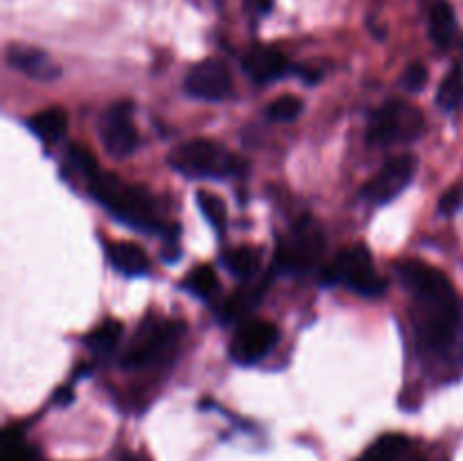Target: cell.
Returning a JSON list of instances; mask_svg holds the SVG:
<instances>
[{
    "mask_svg": "<svg viewBox=\"0 0 463 461\" xmlns=\"http://www.w3.org/2000/svg\"><path fill=\"white\" fill-rule=\"evenodd\" d=\"M401 276L407 289L414 294L419 343L425 351H446L455 342L459 325V303L452 283L443 271L416 260L401 265Z\"/></svg>",
    "mask_w": 463,
    "mask_h": 461,
    "instance_id": "1",
    "label": "cell"
},
{
    "mask_svg": "<svg viewBox=\"0 0 463 461\" xmlns=\"http://www.w3.org/2000/svg\"><path fill=\"white\" fill-rule=\"evenodd\" d=\"M90 193L125 224H131L143 230H154L158 226L152 197L140 185H129L118 179V176L99 172L90 181Z\"/></svg>",
    "mask_w": 463,
    "mask_h": 461,
    "instance_id": "2",
    "label": "cell"
},
{
    "mask_svg": "<svg viewBox=\"0 0 463 461\" xmlns=\"http://www.w3.org/2000/svg\"><path fill=\"white\" fill-rule=\"evenodd\" d=\"M170 165L188 179H224L238 170V158L215 140L194 138L172 149Z\"/></svg>",
    "mask_w": 463,
    "mask_h": 461,
    "instance_id": "3",
    "label": "cell"
},
{
    "mask_svg": "<svg viewBox=\"0 0 463 461\" xmlns=\"http://www.w3.org/2000/svg\"><path fill=\"white\" fill-rule=\"evenodd\" d=\"M326 251V233L317 220L310 215L301 217L292 226L288 238L279 244L276 267L285 274H306L317 267Z\"/></svg>",
    "mask_w": 463,
    "mask_h": 461,
    "instance_id": "4",
    "label": "cell"
},
{
    "mask_svg": "<svg viewBox=\"0 0 463 461\" xmlns=\"http://www.w3.org/2000/svg\"><path fill=\"white\" fill-rule=\"evenodd\" d=\"M423 129L425 118L420 108L402 99H392L371 116L366 138L371 145L414 143L416 138H420Z\"/></svg>",
    "mask_w": 463,
    "mask_h": 461,
    "instance_id": "5",
    "label": "cell"
},
{
    "mask_svg": "<svg viewBox=\"0 0 463 461\" xmlns=\"http://www.w3.org/2000/svg\"><path fill=\"white\" fill-rule=\"evenodd\" d=\"M324 285L346 283L362 296H380L387 289V283L380 274H375L371 253L364 247H353L335 256L333 262L324 267L321 274Z\"/></svg>",
    "mask_w": 463,
    "mask_h": 461,
    "instance_id": "6",
    "label": "cell"
},
{
    "mask_svg": "<svg viewBox=\"0 0 463 461\" xmlns=\"http://www.w3.org/2000/svg\"><path fill=\"white\" fill-rule=\"evenodd\" d=\"M99 138L113 158H127L138 147V131L131 118V104H113L99 120Z\"/></svg>",
    "mask_w": 463,
    "mask_h": 461,
    "instance_id": "7",
    "label": "cell"
},
{
    "mask_svg": "<svg viewBox=\"0 0 463 461\" xmlns=\"http://www.w3.org/2000/svg\"><path fill=\"white\" fill-rule=\"evenodd\" d=\"M416 174V158L411 154L393 156L380 167L378 174L362 188V197L373 203H387L396 199Z\"/></svg>",
    "mask_w": 463,
    "mask_h": 461,
    "instance_id": "8",
    "label": "cell"
},
{
    "mask_svg": "<svg viewBox=\"0 0 463 461\" xmlns=\"http://www.w3.org/2000/svg\"><path fill=\"white\" fill-rule=\"evenodd\" d=\"M233 81L224 61L220 59H203L194 63L185 75V93L206 102H222L229 98Z\"/></svg>",
    "mask_w": 463,
    "mask_h": 461,
    "instance_id": "9",
    "label": "cell"
},
{
    "mask_svg": "<svg viewBox=\"0 0 463 461\" xmlns=\"http://www.w3.org/2000/svg\"><path fill=\"white\" fill-rule=\"evenodd\" d=\"M279 342V328L267 321H247L231 343V357L238 364H253L262 360Z\"/></svg>",
    "mask_w": 463,
    "mask_h": 461,
    "instance_id": "10",
    "label": "cell"
},
{
    "mask_svg": "<svg viewBox=\"0 0 463 461\" xmlns=\"http://www.w3.org/2000/svg\"><path fill=\"white\" fill-rule=\"evenodd\" d=\"M179 334V325L175 324H156L143 328V333L136 337L134 346L129 348V353L125 355L122 364L125 366H143L147 362H152L154 357L161 355L165 351V346H170L175 342V337Z\"/></svg>",
    "mask_w": 463,
    "mask_h": 461,
    "instance_id": "11",
    "label": "cell"
},
{
    "mask_svg": "<svg viewBox=\"0 0 463 461\" xmlns=\"http://www.w3.org/2000/svg\"><path fill=\"white\" fill-rule=\"evenodd\" d=\"M9 66L16 68L23 75L32 77L36 81H52L59 77V66L39 48L32 45H12L7 52Z\"/></svg>",
    "mask_w": 463,
    "mask_h": 461,
    "instance_id": "12",
    "label": "cell"
},
{
    "mask_svg": "<svg viewBox=\"0 0 463 461\" xmlns=\"http://www.w3.org/2000/svg\"><path fill=\"white\" fill-rule=\"evenodd\" d=\"M242 68L253 81L258 84H267V81H274L279 77H283L288 72V59L274 48H267V45H258L251 48L242 59Z\"/></svg>",
    "mask_w": 463,
    "mask_h": 461,
    "instance_id": "13",
    "label": "cell"
},
{
    "mask_svg": "<svg viewBox=\"0 0 463 461\" xmlns=\"http://www.w3.org/2000/svg\"><path fill=\"white\" fill-rule=\"evenodd\" d=\"M428 7L430 39L441 50L450 48L457 36V16L455 9L448 0H423Z\"/></svg>",
    "mask_w": 463,
    "mask_h": 461,
    "instance_id": "14",
    "label": "cell"
},
{
    "mask_svg": "<svg viewBox=\"0 0 463 461\" xmlns=\"http://www.w3.org/2000/svg\"><path fill=\"white\" fill-rule=\"evenodd\" d=\"M30 129L43 143H57L68 131V113L61 107H50L30 118Z\"/></svg>",
    "mask_w": 463,
    "mask_h": 461,
    "instance_id": "15",
    "label": "cell"
},
{
    "mask_svg": "<svg viewBox=\"0 0 463 461\" xmlns=\"http://www.w3.org/2000/svg\"><path fill=\"white\" fill-rule=\"evenodd\" d=\"M109 256H111L113 265L127 276H140L147 271V256H145V251L138 244L118 242L113 244Z\"/></svg>",
    "mask_w": 463,
    "mask_h": 461,
    "instance_id": "16",
    "label": "cell"
},
{
    "mask_svg": "<svg viewBox=\"0 0 463 461\" xmlns=\"http://www.w3.org/2000/svg\"><path fill=\"white\" fill-rule=\"evenodd\" d=\"M437 102L443 111H457L463 104V68L461 63H455L452 71L443 77L439 86Z\"/></svg>",
    "mask_w": 463,
    "mask_h": 461,
    "instance_id": "17",
    "label": "cell"
},
{
    "mask_svg": "<svg viewBox=\"0 0 463 461\" xmlns=\"http://www.w3.org/2000/svg\"><path fill=\"white\" fill-rule=\"evenodd\" d=\"M224 265L226 269L233 276H238V278H249V276L256 274L258 269V253L253 251L251 247L231 249L224 256Z\"/></svg>",
    "mask_w": 463,
    "mask_h": 461,
    "instance_id": "18",
    "label": "cell"
},
{
    "mask_svg": "<svg viewBox=\"0 0 463 461\" xmlns=\"http://www.w3.org/2000/svg\"><path fill=\"white\" fill-rule=\"evenodd\" d=\"M197 206H199V211L203 212V217L211 221L213 229H215L217 233H224V229H226V203L222 202L217 194L206 193V190H199V193H197Z\"/></svg>",
    "mask_w": 463,
    "mask_h": 461,
    "instance_id": "19",
    "label": "cell"
},
{
    "mask_svg": "<svg viewBox=\"0 0 463 461\" xmlns=\"http://www.w3.org/2000/svg\"><path fill=\"white\" fill-rule=\"evenodd\" d=\"M122 337V325L118 321H104L98 328L90 330L89 337H86V346L93 348L98 353H107L120 342Z\"/></svg>",
    "mask_w": 463,
    "mask_h": 461,
    "instance_id": "20",
    "label": "cell"
},
{
    "mask_svg": "<svg viewBox=\"0 0 463 461\" xmlns=\"http://www.w3.org/2000/svg\"><path fill=\"white\" fill-rule=\"evenodd\" d=\"M185 289L194 294V296L208 298L217 292V274L208 265L194 267L188 276H185Z\"/></svg>",
    "mask_w": 463,
    "mask_h": 461,
    "instance_id": "21",
    "label": "cell"
},
{
    "mask_svg": "<svg viewBox=\"0 0 463 461\" xmlns=\"http://www.w3.org/2000/svg\"><path fill=\"white\" fill-rule=\"evenodd\" d=\"M303 113V99L297 95H283L276 98L267 108V116L276 122H292Z\"/></svg>",
    "mask_w": 463,
    "mask_h": 461,
    "instance_id": "22",
    "label": "cell"
},
{
    "mask_svg": "<svg viewBox=\"0 0 463 461\" xmlns=\"http://www.w3.org/2000/svg\"><path fill=\"white\" fill-rule=\"evenodd\" d=\"M68 161H71V165L75 167L81 176L89 179V183L99 174L98 161H95L93 154L86 147H81V145H71V147H68Z\"/></svg>",
    "mask_w": 463,
    "mask_h": 461,
    "instance_id": "23",
    "label": "cell"
},
{
    "mask_svg": "<svg viewBox=\"0 0 463 461\" xmlns=\"http://www.w3.org/2000/svg\"><path fill=\"white\" fill-rule=\"evenodd\" d=\"M3 461H32L30 450L23 443L21 432L16 429H9L5 434V443H3Z\"/></svg>",
    "mask_w": 463,
    "mask_h": 461,
    "instance_id": "24",
    "label": "cell"
},
{
    "mask_svg": "<svg viewBox=\"0 0 463 461\" xmlns=\"http://www.w3.org/2000/svg\"><path fill=\"white\" fill-rule=\"evenodd\" d=\"M425 81H428V71H425V66H420V63L410 66L405 71V75H402V86H405L407 90H411V93L423 90Z\"/></svg>",
    "mask_w": 463,
    "mask_h": 461,
    "instance_id": "25",
    "label": "cell"
},
{
    "mask_svg": "<svg viewBox=\"0 0 463 461\" xmlns=\"http://www.w3.org/2000/svg\"><path fill=\"white\" fill-rule=\"evenodd\" d=\"M461 203H463V188L461 185H455V188H450L441 197V202H439V211H441L443 215H452V212L459 211Z\"/></svg>",
    "mask_w": 463,
    "mask_h": 461,
    "instance_id": "26",
    "label": "cell"
},
{
    "mask_svg": "<svg viewBox=\"0 0 463 461\" xmlns=\"http://www.w3.org/2000/svg\"><path fill=\"white\" fill-rule=\"evenodd\" d=\"M72 398L75 396H72L71 387H61L57 393H54V402H57V405H71Z\"/></svg>",
    "mask_w": 463,
    "mask_h": 461,
    "instance_id": "27",
    "label": "cell"
},
{
    "mask_svg": "<svg viewBox=\"0 0 463 461\" xmlns=\"http://www.w3.org/2000/svg\"><path fill=\"white\" fill-rule=\"evenodd\" d=\"M360 461H392V459H384V456H380V455H375V452H366L364 456H362Z\"/></svg>",
    "mask_w": 463,
    "mask_h": 461,
    "instance_id": "28",
    "label": "cell"
},
{
    "mask_svg": "<svg viewBox=\"0 0 463 461\" xmlns=\"http://www.w3.org/2000/svg\"><path fill=\"white\" fill-rule=\"evenodd\" d=\"M120 461H145V459H140V456H136V455H125Z\"/></svg>",
    "mask_w": 463,
    "mask_h": 461,
    "instance_id": "29",
    "label": "cell"
}]
</instances>
